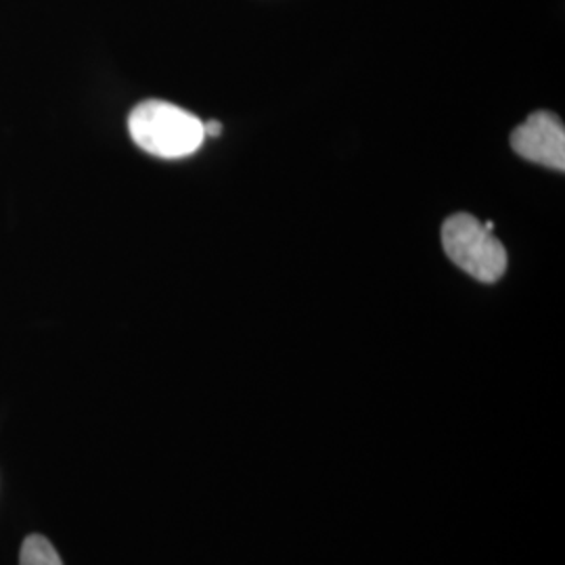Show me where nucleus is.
Returning a JSON list of instances; mask_svg holds the SVG:
<instances>
[{"label": "nucleus", "mask_w": 565, "mask_h": 565, "mask_svg": "<svg viewBox=\"0 0 565 565\" xmlns=\"http://www.w3.org/2000/svg\"><path fill=\"white\" fill-rule=\"evenodd\" d=\"M223 132V124L221 121H205L203 124V135L205 137H218Z\"/></svg>", "instance_id": "5"}, {"label": "nucleus", "mask_w": 565, "mask_h": 565, "mask_svg": "<svg viewBox=\"0 0 565 565\" xmlns=\"http://www.w3.org/2000/svg\"><path fill=\"white\" fill-rule=\"evenodd\" d=\"M443 245L452 264L476 281L497 282L505 275V247L492 235V223L469 214L450 216L443 226Z\"/></svg>", "instance_id": "2"}, {"label": "nucleus", "mask_w": 565, "mask_h": 565, "mask_svg": "<svg viewBox=\"0 0 565 565\" xmlns=\"http://www.w3.org/2000/svg\"><path fill=\"white\" fill-rule=\"evenodd\" d=\"M20 565H63L60 553L41 534H32L23 541Z\"/></svg>", "instance_id": "4"}, {"label": "nucleus", "mask_w": 565, "mask_h": 565, "mask_svg": "<svg viewBox=\"0 0 565 565\" xmlns=\"http://www.w3.org/2000/svg\"><path fill=\"white\" fill-rule=\"evenodd\" d=\"M511 147L527 162L541 163L551 170H565V128L551 111H534L511 135Z\"/></svg>", "instance_id": "3"}, {"label": "nucleus", "mask_w": 565, "mask_h": 565, "mask_svg": "<svg viewBox=\"0 0 565 565\" xmlns=\"http://www.w3.org/2000/svg\"><path fill=\"white\" fill-rule=\"evenodd\" d=\"M128 130L142 151L163 160L186 158L205 139L203 121L198 116L166 102L137 105L128 118Z\"/></svg>", "instance_id": "1"}]
</instances>
